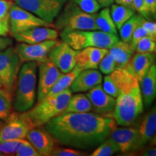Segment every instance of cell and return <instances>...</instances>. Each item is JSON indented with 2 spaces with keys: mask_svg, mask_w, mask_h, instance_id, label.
Returning <instances> with one entry per match:
<instances>
[{
  "mask_svg": "<svg viewBox=\"0 0 156 156\" xmlns=\"http://www.w3.org/2000/svg\"><path fill=\"white\" fill-rule=\"evenodd\" d=\"M9 34L13 37L20 33L35 27H51L52 25L13 4L9 12Z\"/></svg>",
  "mask_w": 156,
  "mask_h": 156,
  "instance_id": "9",
  "label": "cell"
},
{
  "mask_svg": "<svg viewBox=\"0 0 156 156\" xmlns=\"http://www.w3.org/2000/svg\"><path fill=\"white\" fill-rule=\"evenodd\" d=\"M95 14H90L82 10L78 6L70 0L66 2L59 14L54 20L53 26L56 30H98L95 23Z\"/></svg>",
  "mask_w": 156,
  "mask_h": 156,
  "instance_id": "6",
  "label": "cell"
},
{
  "mask_svg": "<svg viewBox=\"0 0 156 156\" xmlns=\"http://www.w3.org/2000/svg\"><path fill=\"white\" fill-rule=\"evenodd\" d=\"M13 41L7 36H0V51L5 49L12 45Z\"/></svg>",
  "mask_w": 156,
  "mask_h": 156,
  "instance_id": "44",
  "label": "cell"
},
{
  "mask_svg": "<svg viewBox=\"0 0 156 156\" xmlns=\"http://www.w3.org/2000/svg\"><path fill=\"white\" fill-rule=\"evenodd\" d=\"M0 94L4 95V96L7 97V98L9 99V100H11V101L12 100V97L10 96V95H9V93H7V91H6L4 89V88H0Z\"/></svg>",
  "mask_w": 156,
  "mask_h": 156,
  "instance_id": "47",
  "label": "cell"
},
{
  "mask_svg": "<svg viewBox=\"0 0 156 156\" xmlns=\"http://www.w3.org/2000/svg\"><path fill=\"white\" fill-rule=\"evenodd\" d=\"M118 145L123 153L135 152L138 138V129L136 126H115L109 135Z\"/></svg>",
  "mask_w": 156,
  "mask_h": 156,
  "instance_id": "17",
  "label": "cell"
},
{
  "mask_svg": "<svg viewBox=\"0 0 156 156\" xmlns=\"http://www.w3.org/2000/svg\"><path fill=\"white\" fill-rule=\"evenodd\" d=\"M17 156H41L38 151L34 147L28 140H25L23 145L15 154Z\"/></svg>",
  "mask_w": 156,
  "mask_h": 156,
  "instance_id": "36",
  "label": "cell"
},
{
  "mask_svg": "<svg viewBox=\"0 0 156 156\" xmlns=\"http://www.w3.org/2000/svg\"><path fill=\"white\" fill-rule=\"evenodd\" d=\"M38 82L37 85V101H40L47 95L54 83L62 74L49 59L38 64Z\"/></svg>",
  "mask_w": 156,
  "mask_h": 156,
  "instance_id": "12",
  "label": "cell"
},
{
  "mask_svg": "<svg viewBox=\"0 0 156 156\" xmlns=\"http://www.w3.org/2000/svg\"><path fill=\"white\" fill-rule=\"evenodd\" d=\"M108 51V48L98 47H87L77 51L75 56V67L81 70L97 69L101 60Z\"/></svg>",
  "mask_w": 156,
  "mask_h": 156,
  "instance_id": "18",
  "label": "cell"
},
{
  "mask_svg": "<svg viewBox=\"0 0 156 156\" xmlns=\"http://www.w3.org/2000/svg\"><path fill=\"white\" fill-rule=\"evenodd\" d=\"M62 41L73 49L79 51L87 47L105 48L109 49L119 40L118 35L98 30H69L60 33Z\"/></svg>",
  "mask_w": 156,
  "mask_h": 156,
  "instance_id": "5",
  "label": "cell"
},
{
  "mask_svg": "<svg viewBox=\"0 0 156 156\" xmlns=\"http://www.w3.org/2000/svg\"><path fill=\"white\" fill-rule=\"evenodd\" d=\"M116 125L112 117L95 113H62L44 127L59 145L91 151L106 140Z\"/></svg>",
  "mask_w": 156,
  "mask_h": 156,
  "instance_id": "1",
  "label": "cell"
},
{
  "mask_svg": "<svg viewBox=\"0 0 156 156\" xmlns=\"http://www.w3.org/2000/svg\"><path fill=\"white\" fill-rule=\"evenodd\" d=\"M9 34V20H0V36H7Z\"/></svg>",
  "mask_w": 156,
  "mask_h": 156,
  "instance_id": "43",
  "label": "cell"
},
{
  "mask_svg": "<svg viewBox=\"0 0 156 156\" xmlns=\"http://www.w3.org/2000/svg\"><path fill=\"white\" fill-rule=\"evenodd\" d=\"M71 95V90L67 88L57 94L46 96L35 106L20 113L33 128L44 126L51 119L64 113Z\"/></svg>",
  "mask_w": 156,
  "mask_h": 156,
  "instance_id": "4",
  "label": "cell"
},
{
  "mask_svg": "<svg viewBox=\"0 0 156 156\" xmlns=\"http://www.w3.org/2000/svg\"><path fill=\"white\" fill-rule=\"evenodd\" d=\"M3 124H4V122L2 120H0V129L2 128V126H3Z\"/></svg>",
  "mask_w": 156,
  "mask_h": 156,
  "instance_id": "48",
  "label": "cell"
},
{
  "mask_svg": "<svg viewBox=\"0 0 156 156\" xmlns=\"http://www.w3.org/2000/svg\"><path fill=\"white\" fill-rule=\"evenodd\" d=\"M3 155H4V154L2 153V152H0V156H3Z\"/></svg>",
  "mask_w": 156,
  "mask_h": 156,
  "instance_id": "49",
  "label": "cell"
},
{
  "mask_svg": "<svg viewBox=\"0 0 156 156\" xmlns=\"http://www.w3.org/2000/svg\"><path fill=\"white\" fill-rule=\"evenodd\" d=\"M133 8L134 11L137 12L144 18L151 20V17L146 11L144 0H133Z\"/></svg>",
  "mask_w": 156,
  "mask_h": 156,
  "instance_id": "39",
  "label": "cell"
},
{
  "mask_svg": "<svg viewBox=\"0 0 156 156\" xmlns=\"http://www.w3.org/2000/svg\"><path fill=\"white\" fill-rule=\"evenodd\" d=\"M114 2L117 4V5L125 6V7H127L129 8L133 9L134 10L133 0H114Z\"/></svg>",
  "mask_w": 156,
  "mask_h": 156,
  "instance_id": "45",
  "label": "cell"
},
{
  "mask_svg": "<svg viewBox=\"0 0 156 156\" xmlns=\"http://www.w3.org/2000/svg\"><path fill=\"white\" fill-rule=\"evenodd\" d=\"M120 149L117 144L110 136L95 148L91 156H111L119 153Z\"/></svg>",
  "mask_w": 156,
  "mask_h": 156,
  "instance_id": "29",
  "label": "cell"
},
{
  "mask_svg": "<svg viewBox=\"0 0 156 156\" xmlns=\"http://www.w3.org/2000/svg\"><path fill=\"white\" fill-rule=\"evenodd\" d=\"M77 51L73 49L67 43L58 41L51 49L48 58L62 73H68L75 67V56Z\"/></svg>",
  "mask_w": 156,
  "mask_h": 156,
  "instance_id": "13",
  "label": "cell"
},
{
  "mask_svg": "<svg viewBox=\"0 0 156 156\" xmlns=\"http://www.w3.org/2000/svg\"><path fill=\"white\" fill-rule=\"evenodd\" d=\"M87 92L86 95L90 101L93 112L103 116L112 117V113L116 104V98L105 92L101 84L96 85Z\"/></svg>",
  "mask_w": 156,
  "mask_h": 156,
  "instance_id": "16",
  "label": "cell"
},
{
  "mask_svg": "<svg viewBox=\"0 0 156 156\" xmlns=\"http://www.w3.org/2000/svg\"><path fill=\"white\" fill-rule=\"evenodd\" d=\"M24 142V139L5 140L0 142V152L5 155H15Z\"/></svg>",
  "mask_w": 156,
  "mask_h": 156,
  "instance_id": "31",
  "label": "cell"
},
{
  "mask_svg": "<svg viewBox=\"0 0 156 156\" xmlns=\"http://www.w3.org/2000/svg\"><path fill=\"white\" fill-rule=\"evenodd\" d=\"M86 155L85 152L79 150H75V148H63L56 147L53 152L51 153V156H81Z\"/></svg>",
  "mask_w": 156,
  "mask_h": 156,
  "instance_id": "35",
  "label": "cell"
},
{
  "mask_svg": "<svg viewBox=\"0 0 156 156\" xmlns=\"http://www.w3.org/2000/svg\"><path fill=\"white\" fill-rule=\"evenodd\" d=\"M108 52L114 58L116 68H124L129 58L134 54L129 43L119 40L112 47L109 48Z\"/></svg>",
  "mask_w": 156,
  "mask_h": 156,
  "instance_id": "23",
  "label": "cell"
},
{
  "mask_svg": "<svg viewBox=\"0 0 156 156\" xmlns=\"http://www.w3.org/2000/svg\"><path fill=\"white\" fill-rule=\"evenodd\" d=\"M144 17L140 15H134L131 18L129 19L126 22L122 25L119 30L120 38L122 41L130 43L132 36L134 30L139 25H141Z\"/></svg>",
  "mask_w": 156,
  "mask_h": 156,
  "instance_id": "28",
  "label": "cell"
},
{
  "mask_svg": "<svg viewBox=\"0 0 156 156\" xmlns=\"http://www.w3.org/2000/svg\"><path fill=\"white\" fill-rule=\"evenodd\" d=\"M154 63L153 53H136L132 56L124 68L140 82Z\"/></svg>",
  "mask_w": 156,
  "mask_h": 156,
  "instance_id": "21",
  "label": "cell"
},
{
  "mask_svg": "<svg viewBox=\"0 0 156 156\" xmlns=\"http://www.w3.org/2000/svg\"><path fill=\"white\" fill-rule=\"evenodd\" d=\"M71 1L75 3L82 10L90 14H95L101 8L97 0H71Z\"/></svg>",
  "mask_w": 156,
  "mask_h": 156,
  "instance_id": "32",
  "label": "cell"
},
{
  "mask_svg": "<svg viewBox=\"0 0 156 156\" xmlns=\"http://www.w3.org/2000/svg\"><path fill=\"white\" fill-rule=\"evenodd\" d=\"M15 4L53 25L67 0H14Z\"/></svg>",
  "mask_w": 156,
  "mask_h": 156,
  "instance_id": "8",
  "label": "cell"
},
{
  "mask_svg": "<svg viewBox=\"0 0 156 156\" xmlns=\"http://www.w3.org/2000/svg\"><path fill=\"white\" fill-rule=\"evenodd\" d=\"M58 30L50 27H35L13 36L19 43L37 44L47 40H55L58 38Z\"/></svg>",
  "mask_w": 156,
  "mask_h": 156,
  "instance_id": "19",
  "label": "cell"
},
{
  "mask_svg": "<svg viewBox=\"0 0 156 156\" xmlns=\"http://www.w3.org/2000/svg\"><path fill=\"white\" fill-rule=\"evenodd\" d=\"M21 64L16 50L12 46L0 51V83L12 98L15 93Z\"/></svg>",
  "mask_w": 156,
  "mask_h": 156,
  "instance_id": "7",
  "label": "cell"
},
{
  "mask_svg": "<svg viewBox=\"0 0 156 156\" xmlns=\"http://www.w3.org/2000/svg\"><path fill=\"white\" fill-rule=\"evenodd\" d=\"M156 38L151 36H146L140 39L135 46L136 53L147 54L155 52Z\"/></svg>",
  "mask_w": 156,
  "mask_h": 156,
  "instance_id": "30",
  "label": "cell"
},
{
  "mask_svg": "<svg viewBox=\"0 0 156 156\" xmlns=\"http://www.w3.org/2000/svg\"><path fill=\"white\" fill-rule=\"evenodd\" d=\"M138 129V138L135 152L155 143L156 108L153 107L142 116Z\"/></svg>",
  "mask_w": 156,
  "mask_h": 156,
  "instance_id": "15",
  "label": "cell"
},
{
  "mask_svg": "<svg viewBox=\"0 0 156 156\" xmlns=\"http://www.w3.org/2000/svg\"><path fill=\"white\" fill-rule=\"evenodd\" d=\"M144 108H148L155 100L156 94V66L154 63L139 82Z\"/></svg>",
  "mask_w": 156,
  "mask_h": 156,
  "instance_id": "22",
  "label": "cell"
},
{
  "mask_svg": "<svg viewBox=\"0 0 156 156\" xmlns=\"http://www.w3.org/2000/svg\"><path fill=\"white\" fill-rule=\"evenodd\" d=\"M103 77L95 69L81 70L76 76L69 89L72 93L87 92L93 87L102 83Z\"/></svg>",
  "mask_w": 156,
  "mask_h": 156,
  "instance_id": "20",
  "label": "cell"
},
{
  "mask_svg": "<svg viewBox=\"0 0 156 156\" xmlns=\"http://www.w3.org/2000/svg\"><path fill=\"white\" fill-rule=\"evenodd\" d=\"M33 126L20 112H12L0 129V142L25 139Z\"/></svg>",
  "mask_w": 156,
  "mask_h": 156,
  "instance_id": "10",
  "label": "cell"
},
{
  "mask_svg": "<svg viewBox=\"0 0 156 156\" xmlns=\"http://www.w3.org/2000/svg\"><path fill=\"white\" fill-rule=\"evenodd\" d=\"M146 36H149V35L147 34V33L146 32L145 29L141 26V25H139V26L136 28V30H134L133 34H132L131 41L129 43L130 46H131V47L133 48L134 51H135V46L138 41H139L140 39Z\"/></svg>",
  "mask_w": 156,
  "mask_h": 156,
  "instance_id": "38",
  "label": "cell"
},
{
  "mask_svg": "<svg viewBox=\"0 0 156 156\" xmlns=\"http://www.w3.org/2000/svg\"><path fill=\"white\" fill-rule=\"evenodd\" d=\"M143 110L139 81L123 68L120 93L116 98L112 118L119 126H132Z\"/></svg>",
  "mask_w": 156,
  "mask_h": 156,
  "instance_id": "2",
  "label": "cell"
},
{
  "mask_svg": "<svg viewBox=\"0 0 156 156\" xmlns=\"http://www.w3.org/2000/svg\"><path fill=\"white\" fill-rule=\"evenodd\" d=\"M92 111V105L86 95L81 93L71 95L64 113H86Z\"/></svg>",
  "mask_w": 156,
  "mask_h": 156,
  "instance_id": "24",
  "label": "cell"
},
{
  "mask_svg": "<svg viewBox=\"0 0 156 156\" xmlns=\"http://www.w3.org/2000/svg\"><path fill=\"white\" fill-rule=\"evenodd\" d=\"M12 101L0 94V120L7 119L12 113Z\"/></svg>",
  "mask_w": 156,
  "mask_h": 156,
  "instance_id": "34",
  "label": "cell"
},
{
  "mask_svg": "<svg viewBox=\"0 0 156 156\" xmlns=\"http://www.w3.org/2000/svg\"><path fill=\"white\" fill-rule=\"evenodd\" d=\"M98 68L100 70L101 73L104 74V75H108L116 69L115 61L109 52H108L101 60Z\"/></svg>",
  "mask_w": 156,
  "mask_h": 156,
  "instance_id": "33",
  "label": "cell"
},
{
  "mask_svg": "<svg viewBox=\"0 0 156 156\" xmlns=\"http://www.w3.org/2000/svg\"><path fill=\"white\" fill-rule=\"evenodd\" d=\"M141 26L146 30V32L147 33V34L149 36L156 37V24L155 22L150 20H146L145 18L143 19V20L142 21Z\"/></svg>",
  "mask_w": 156,
  "mask_h": 156,
  "instance_id": "40",
  "label": "cell"
},
{
  "mask_svg": "<svg viewBox=\"0 0 156 156\" xmlns=\"http://www.w3.org/2000/svg\"><path fill=\"white\" fill-rule=\"evenodd\" d=\"M145 9L151 19L155 18L156 15V0H144Z\"/></svg>",
  "mask_w": 156,
  "mask_h": 156,
  "instance_id": "41",
  "label": "cell"
},
{
  "mask_svg": "<svg viewBox=\"0 0 156 156\" xmlns=\"http://www.w3.org/2000/svg\"><path fill=\"white\" fill-rule=\"evenodd\" d=\"M140 154H139V155L142 156H155L156 149L155 146L149 145L140 150Z\"/></svg>",
  "mask_w": 156,
  "mask_h": 156,
  "instance_id": "42",
  "label": "cell"
},
{
  "mask_svg": "<svg viewBox=\"0 0 156 156\" xmlns=\"http://www.w3.org/2000/svg\"><path fill=\"white\" fill-rule=\"evenodd\" d=\"M25 138L41 156H51V153L59 145L44 126L32 128Z\"/></svg>",
  "mask_w": 156,
  "mask_h": 156,
  "instance_id": "14",
  "label": "cell"
},
{
  "mask_svg": "<svg viewBox=\"0 0 156 156\" xmlns=\"http://www.w3.org/2000/svg\"><path fill=\"white\" fill-rule=\"evenodd\" d=\"M13 4L12 0H0V20H9V9Z\"/></svg>",
  "mask_w": 156,
  "mask_h": 156,
  "instance_id": "37",
  "label": "cell"
},
{
  "mask_svg": "<svg viewBox=\"0 0 156 156\" xmlns=\"http://www.w3.org/2000/svg\"><path fill=\"white\" fill-rule=\"evenodd\" d=\"M110 7L111 15L118 30L134 15L133 9L125 6L112 4Z\"/></svg>",
  "mask_w": 156,
  "mask_h": 156,
  "instance_id": "26",
  "label": "cell"
},
{
  "mask_svg": "<svg viewBox=\"0 0 156 156\" xmlns=\"http://www.w3.org/2000/svg\"><path fill=\"white\" fill-rule=\"evenodd\" d=\"M95 23L98 30L118 35V29L113 20L108 7L101 9L98 13H95Z\"/></svg>",
  "mask_w": 156,
  "mask_h": 156,
  "instance_id": "25",
  "label": "cell"
},
{
  "mask_svg": "<svg viewBox=\"0 0 156 156\" xmlns=\"http://www.w3.org/2000/svg\"><path fill=\"white\" fill-rule=\"evenodd\" d=\"M0 88H3L2 86V84H1V83H0Z\"/></svg>",
  "mask_w": 156,
  "mask_h": 156,
  "instance_id": "50",
  "label": "cell"
},
{
  "mask_svg": "<svg viewBox=\"0 0 156 156\" xmlns=\"http://www.w3.org/2000/svg\"><path fill=\"white\" fill-rule=\"evenodd\" d=\"M81 71L80 69L77 67H75L71 72L68 73H63L58 77V79L56 81L54 85L51 89L49 93H48L46 96L48 95H53L57 93H59L62 91L65 90L67 88H69L70 85L73 83V82L75 78L76 77L80 72Z\"/></svg>",
  "mask_w": 156,
  "mask_h": 156,
  "instance_id": "27",
  "label": "cell"
},
{
  "mask_svg": "<svg viewBox=\"0 0 156 156\" xmlns=\"http://www.w3.org/2000/svg\"><path fill=\"white\" fill-rule=\"evenodd\" d=\"M36 62H26L21 65L17 75L13 108L17 112H25L34 106L37 95Z\"/></svg>",
  "mask_w": 156,
  "mask_h": 156,
  "instance_id": "3",
  "label": "cell"
},
{
  "mask_svg": "<svg viewBox=\"0 0 156 156\" xmlns=\"http://www.w3.org/2000/svg\"><path fill=\"white\" fill-rule=\"evenodd\" d=\"M59 41L47 40L37 44L20 43L15 46L17 54L22 62H36L37 64L48 59V54Z\"/></svg>",
  "mask_w": 156,
  "mask_h": 156,
  "instance_id": "11",
  "label": "cell"
},
{
  "mask_svg": "<svg viewBox=\"0 0 156 156\" xmlns=\"http://www.w3.org/2000/svg\"><path fill=\"white\" fill-rule=\"evenodd\" d=\"M98 3L100 5L101 7H109L112 4H114V0H97Z\"/></svg>",
  "mask_w": 156,
  "mask_h": 156,
  "instance_id": "46",
  "label": "cell"
}]
</instances>
